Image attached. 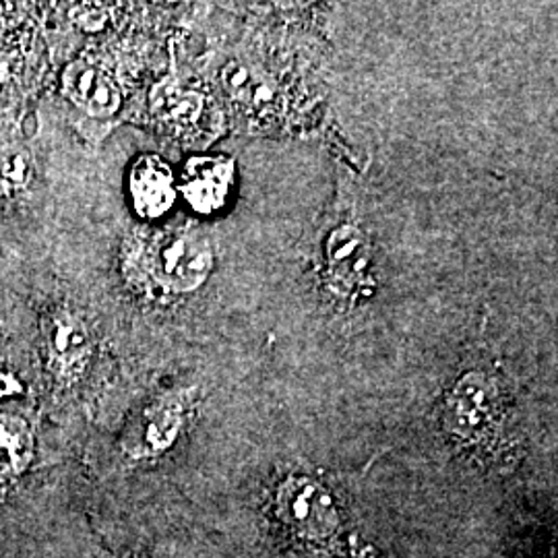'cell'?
<instances>
[{
	"instance_id": "cell-1",
	"label": "cell",
	"mask_w": 558,
	"mask_h": 558,
	"mask_svg": "<svg viewBox=\"0 0 558 558\" xmlns=\"http://www.w3.org/2000/svg\"><path fill=\"white\" fill-rule=\"evenodd\" d=\"M143 263L158 288L172 294H189L209 279L216 257L205 236L177 230L154 236L143 253Z\"/></svg>"
},
{
	"instance_id": "cell-2",
	"label": "cell",
	"mask_w": 558,
	"mask_h": 558,
	"mask_svg": "<svg viewBox=\"0 0 558 558\" xmlns=\"http://www.w3.org/2000/svg\"><path fill=\"white\" fill-rule=\"evenodd\" d=\"M40 341L46 366L60 380L81 375L94 352L87 320L69 304H50L41 313Z\"/></svg>"
},
{
	"instance_id": "cell-3",
	"label": "cell",
	"mask_w": 558,
	"mask_h": 558,
	"mask_svg": "<svg viewBox=\"0 0 558 558\" xmlns=\"http://www.w3.org/2000/svg\"><path fill=\"white\" fill-rule=\"evenodd\" d=\"M327 281L339 299H368L377 286L373 274V253L359 226L336 228L325 246Z\"/></svg>"
},
{
	"instance_id": "cell-4",
	"label": "cell",
	"mask_w": 558,
	"mask_h": 558,
	"mask_svg": "<svg viewBox=\"0 0 558 558\" xmlns=\"http://www.w3.org/2000/svg\"><path fill=\"white\" fill-rule=\"evenodd\" d=\"M179 180V193L186 205L199 216L221 211L236 182V163L223 156H195L184 163Z\"/></svg>"
},
{
	"instance_id": "cell-5",
	"label": "cell",
	"mask_w": 558,
	"mask_h": 558,
	"mask_svg": "<svg viewBox=\"0 0 558 558\" xmlns=\"http://www.w3.org/2000/svg\"><path fill=\"white\" fill-rule=\"evenodd\" d=\"M62 96L92 119L117 114L122 104L117 81L92 60L77 59L64 66L60 75Z\"/></svg>"
},
{
	"instance_id": "cell-6",
	"label": "cell",
	"mask_w": 558,
	"mask_h": 558,
	"mask_svg": "<svg viewBox=\"0 0 558 558\" xmlns=\"http://www.w3.org/2000/svg\"><path fill=\"white\" fill-rule=\"evenodd\" d=\"M129 197L143 220H160L177 203L179 180L160 156H141L129 172Z\"/></svg>"
},
{
	"instance_id": "cell-7",
	"label": "cell",
	"mask_w": 558,
	"mask_h": 558,
	"mask_svg": "<svg viewBox=\"0 0 558 558\" xmlns=\"http://www.w3.org/2000/svg\"><path fill=\"white\" fill-rule=\"evenodd\" d=\"M186 401L184 396H163L154 401L126 435V449L135 458H149L168 451L182 430Z\"/></svg>"
},
{
	"instance_id": "cell-8",
	"label": "cell",
	"mask_w": 558,
	"mask_h": 558,
	"mask_svg": "<svg viewBox=\"0 0 558 558\" xmlns=\"http://www.w3.org/2000/svg\"><path fill=\"white\" fill-rule=\"evenodd\" d=\"M497 412V391L488 377L472 373L459 380L449 399V418L459 435L484 433Z\"/></svg>"
},
{
	"instance_id": "cell-9",
	"label": "cell",
	"mask_w": 558,
	"mask_h": 558,
	"mask_svg": "<svg viewBox=\"0 0 558 558\" xmlns=\"http://www.w3.org/2000/svg\"><path fill=\"white\" fill-rule=\"evenodd\" d=\"M34 451L32 424L15 414H0V495L29 468Z\"/></svg>"
},
{
	"instance_id": "cell-10",
	"label": "cell",
	"mask_w": 558,
	"mask_h": 558,
	"mask_svg": "<svg viewBox=\"0 0 558 558\" xmlns=\"http://www.w3.org/2000/svg\"><path fill=\"white\" fill-rule=\"evenodd\" d=\"M154 108L161 119L172 122L174 126H189L197 122L203 112V96L197 92H184L172 83L158 87Z\"/></svg>"
},
{
	"instance_id": "cell-11",
	"label": "cell",
	"mask_w": 558,
	"mask_h": 558,
	"mask_svg": "<svg viewBox=\"0 0 558 558\" xmlns=\"http://www.w3.org/2000/svg\"><path fill=\"white\" fill-rule=\"evenodd\" d=\"M34 166L17 141L0 143V195H17L32 182Z\"/></svg>"
},
{
	"instance_id": "cell-12",
	"label": "cell",
	"mask_w": 558,
	"mask_h": 558,
	"mask_svg": "<svg viewBox=\"0 0 558 558\" xmlns=\"http://www.w3.org/2000/svg\"><path fill=\"white\" fill-rule=\"evenodd\" d=\"M221 83L234 100L244 104H265L271 100V89L255 80V75L240 62H230L221 71Z\"/></svg>"
},
{
	"instance_id": "cell-13",
	"label": "cell",
	"mask_w": 558,
	"mask_h": 558,
	"mask_svg": "<svg viewBox=\"0 0 558 558\" xmlns=\"http://www.w3.org/2000/svg\"><path fill=\"white\" fill-rule=\"evenodd\" d=\"M23 391L20 379H15L11 373L0 371V399L13 398Z\"/></svg>"
}]
</instances>
